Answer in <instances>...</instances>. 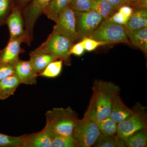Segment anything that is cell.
Segmentation results:
<instances>
[{"mask_svg":"<svg viewBox=\"0 0 147 147\" xmlns=\"http://www.w3.org/2000/svg\"><path fill=\"white\" fill-rule=\"evenodd\" d=\"M119 91L118 87L109 82L97 81L95 83L90 106L94 110L98 119L110 117L114 97Z\"/></svg>","mask_w":147,"mask_h":147,"instance_id":"cell-1","label":"cell"},{"mask_svg":"<svg viewBox=\"0 0 147 147\" xmlns=\"http://www.w3.org/2000/svg\"><path fill=\"white\" fill-rule=\"evenodd\" d=\"M46 123L53 133L63 136H72L79 120L76 114L70 107L54 108L45 115Z\"/></svg>","mask_w":147,"mask_h":147,"instance_id":"cell-2","label":"cell"},{"mask_svg":"<svg viewBox=\"0 0 147 147\" xmlns=\"http://www.w3.org/2000/svg\"><path fill=\"white\" fill-rule=\"evenodd\" d=\"M74 43L68 37L53 30L47 39L33 51L55 55L68 65L70 64V50Z\"/></svg>","mask_w":147,"mask_h":147,"instance_id":"cell-3","label":"cell"},{"mask_svg":"<svg viewBox=\"0 0 147 147\" xmlns=\"http://www.w3.org/2000/svg\"><path fill=\"white\" fill-rule=\"evenodd\" d=\"M89 37L105 44L129 43L123 26L118 25L107 19L104 20Z\"/></svg>","mask_w":147,"mask_h":147,"instance_id":"cell-4","label":"cell"},{"mask_svg":"<svg viewBox=\"0 0 147 147\" xmlns=\"http://www.w3.org/2000/svg\"><path fill=\"white\" fill-rule=\"evenodd\" d=\"M51 0H31L22 10L27 44L30 46L34 39L35 25Z\"/></svg>","mask_w":147,"mask_h":147,"instance_id":"cell-5","label":"cell"},{"mask_svg":"<svg viewBox=\"0 0 147 147\" xmlns=\"http://www.w3.org/2000/svg\"><path fill=\"white\" fill-rule=\"evenodd\" d=\"M101 134L96 124L85 116L84 119L78 120L72 136L79 147H90L94 145Z\"/></svg>","mask_w":147,"mask_h":147,"instance_id":"cell-6","label":"cell"},{"mask_svg":"<svg viewBox=\"0 0 147 147\" xmlns=\"http://www.w3.org/2000/svg\"><path fill=\"white\" fill-rule=\"evenodd\" d=\"M76 34L79 39L89 37L104 20L96 11L74 10Z\"/></svg>","mask_w":147,"mask_h":147,"instance_id":"cell-7","label":"cell"},{"mask_svg":"<svg viewBox=\"0 0 147 147\" xmlns=\"http://www.w3.org/2000/svg\"><path fill=\"white\" fill-rule=\"evenodd\" d=\"M53 30L68 37L74 43L79 40L76 30L75 12L70 5L60 11Z\"/></svg>","mask_w":147,"mask_h":147,"instance_id":"cell-8","label":"cell"},{"mask_svg":"<svg viewBox=\"0 0 147 147\" xmlns=\"http://www.w3.org/2000/svg\"><path fill=\"white\" fill-rule=\"evenodd\" d=\"M27 42L25 36L9 40L5 47L0 50V63L14 67L20 60L19 55L25 52L21 44Z\"/></svg>","mask_w":147,"mask_h":147,"instance_id":"cell-9","label":"cell"},{"mask_svg":"<svg viewBox=\"0 0 147 147\" xmlns=\"http://www.w3.org/2000/svg\"><path fill=\"white\" fill-rule=\"evenodd\" d=\"M146 127V122L139 114L134 113L128 118L117 124V136L125 140L137 131Z\"/></svg>","mask_w":147,"mask_h":147,"instance_id":"cell-10","label":"cell"},{"mask_svg":"<svg viewBox=\"0 0 147 147\" xmlns=\"http://www.w3.org/2000/svg\"><path fill=\"white\" fill-rule=\"evenodd\" d=\"M5 24L7 25L9 30V39L24 36L26 38L22 10L17 5H13L11 11L6 20Z\"/></svg>","mask_w":147,"mask_h":147,"instance_id":"cell-11","label":"cell"},{"mask_svg":"<svg viewBox=\"0 0 147 147\" xmlns=\"http://www.w3.org/2000/svg\"><path fill=\"white\" fill-rule=\"evenodd\" d=\"M53 131L45 125L40 131L30 134H24V147H51Z\"/></svg>","mask_w":147,"mask_h":147,"instance_id":"cell-12","label":"cell"},{"mask_svg":"<svg viewBox=\"0 0 147 147\" xmlns=\"http://www.w3.org/2000/svg\"><path fill=\"white\" fill-rule=\"evenodd\" d=\"M13 67L15 74L21 84L34 85L37 84L38 73L33 67L30 61L20 59Z\"/></svg>","mask_w":147,"mask_h":147,"instance_id":"cell-13","label":"cell"},{"mask_svg":"<svg viewBox=\"0 0 147 147\" xmlns=\"http://www.w3.org/2000/svg\"><path fill=\"white\" fill-rule=\"evenodd\" d=\"M133 111L127 108L121 100L118 93L115 95L113 100L110 117L118 124L125 120L132 114Z\"/></svg>","mask_w":147,"mask_h":147,"instance_id":"cell-14","label":"cell"},{"mask_svg":"<svg viewBox=\"0 0 147 147\" xmlns=\"http://www.w3.org/2000/svg\"><path fill=\"white\" fill-rule=\"evenodd\" d=\"M85 116L96 124L102 134L114 135L117 133V124L112 120L110 117L104 119H98L96 117L94 110L90 106Z\"/></svg>","mask_w":147,"mask_h":147,"instance_id":"cell-15","label":"cell"},{"mask_svg":"<svg viewBox=\"0 0 147 147\" xmlns=\"http://www.w3.org/2000/svg\"><path fill=\"white\" fill-rule=\"evenodd\" d=\"M30 61L33 67L38 73H40L51 62L59 59L55 55L47 53H36L32 51L30 53Z\"/></svg>","mask_w":147,"mask_h":147,"instance_id":"cell-16","label":"cell"},{"mask_svg":"<svg viewBox=\"0 0 147 147\" xmlns=\"http://www.w3.org/2000/svg\"><path fill=\"white\" fill-rule=\"evenodd\" d=\"M21 82L16 74L7 76L0 81V99L5 100L14 94Z\"/></svg>","mask_w":147,"mask_h":147,"instance_id":"cell-17","label":"cell"},{"mask_svg":"<svg viewBox=\"0 0 147 147\" xmlns=\"http://www.w3.org/2000/svg\"><path fill=\"white\" fill-rule=\"evenodd\" d=\"M123 26L126 30L130 31L147 27V9H140L134 11Z\"/></svg>","mask_w":147,"mask_h":147,"instance_id":"cell-18","label":"cell"},{"mask_svg":"<svg viewBox=\"0 0 147 147\" xmlns=\"http://www.w3.org/2000/svg\"><path fill=\"white\" fill-rule=\"evenodd\" d=\"M125 32L129 42L147 54V27L131 31L125 29Z\"/></svg>","mask_w":147,"mask_h":147,"instance_id":"cell-19","label":"cell"},{"mask_svg":"<svg viewBox=\"0 0 147 147\" xmlns=\"http://www.w3.org/2000/svg\"><path fill=\"white\" fill-rule=\"evenodd\" d=\"M92 9L96 11L104 20L109 19L118 10L115 6L105 0H93Z\"/></svg>","mask_w":147,"mask_h":147,"instance_id":"cell-20","label":"cell"},{"mask_svg":"<svg viewBox=\"0 0 147 147\" xmlns=\"http://www.w3.org/2000/svg\"><path fill=\"white\" fill-rule=\"evenodd\" d=\"M70 3V0H51L43 14L56 23L60 11L69 5Z\"/></svg>","mask_w":147,"mask_h":147,"instance_id":"cell-21","label":"cell"},{"mask_svg":"<svg viewBox=\"0 0 147 147\" xmlns=\"http://www.w3.org/2000/svg\"><path fill=\"white\" fill-rule=\"evenodd\" d=\"M98 147H125L124 140L119 138L117 136L101 134L96 140L94 145Z\"/></svg>","mask_w":147,"mask_h":147,"instance_id":"cell-22","label":"cell"},{"mask_svg":"<svg viewBox=\"0 0 147 147\" xmlns=\"http://www.w3.org/2000/svg\"><path fill=\"white\" fill-rule=\"evenodd\" d=\"M63 61L58 59L53 61L47 66L38 76L47 78H55L59 76L62 70Z\"/></svg>","mask_w":147,"mask_h":147,"instance_id":"cell-23","label":"cell"},{"mask_svg":"<svg viewBox=\"0 0 147 147\" xmlns=\"http://www.w3.org/2000/svg\"><path fill=\"white\" fill-rule=\"evenodd\" d=\"M79 147L73 136H63L53 133L51 147Z\"/></svg>","mask_w":147,"mask_h":147,"instance_id":"cell-24","label":"cell"},{"mask_svg":"<svg viewBox=\"0 0 147 147\" xmlns=\"http://www.w3.org/2000/svg\"><path fill=\"white\" fill-rule=\"evenodd\" d=\"M137 131L124 140L125 146L128 147L147 146V135L143 131Z\"/></svg>","mask_w":147,"mask_h":147,"instance_id":"cell-25","label":"cell"},{"mask_svg":"<svg viewBox=\"0 0 147 147\" xmlns=\"http://www.w3.org/2000/svg\"><path fill=\"white\" fill-rule=\"evenodd\" d=\"M24 135L18 137L0 133V147H24Z\"/></svg>","mask_w":147,"mask_h":147,"instance_id":"cell-26","label":"cell"},{"mask_svg":"<svg viewBox=\"0 0 147 147\" xmlns=\"http://www.w3.org/2000/svg\"><path fill=\"white\" fill-rule=\"evenodd\" d=\"M13 5L11 0H0V27L5 24Z\"/></svg>","mask_w":147,"mask_h":147,"instance_id":"cell-27","label":"cell"},{"mask_svg":"<svg viewBox=\"0 0 147 147\" xmlns=\"http://www.w3.org/2000/svg\"><path fill=\"white\" fill-rule=\"evenodd\" d=\"M93 0H70L69 5L74 10L87 11L92 10Z\"/></svg>","mask_w":147,"mask_h":147,"instance_id":"cell-28","label":"cell"},{"mask_svg":"<svg viewBox=\"0 0 147 147\" xmlns=\"http://www.w3.org/2000/svg\"><path fill=\"white\" fill-rule=\"evenodd\" d=\"M85 50L88 52H91L96 49L99 46L106 45L105 43L89 37L84 38L81 41Z\"/></svg>","mask_w":147,"mask_h":147,"instance_id":"cell-29","label":"cell"},{"mask_svg":"<svg viewBox=\"0 0 147 147\" xmlns=\"http://www.w3.org/2000/svg\"><path fill=\"white\" fill-rule=\"evenodd\" d=\"M14 74L15 70L13 66L0 63V81Z\"/></svg>","mask_w":147,"mask_h":147,"instance_id":"cell-30","label":"cell"},{"mask_svg":"<svg viewBox=\"0 0 147 147\" xmlns=\"http://www.w3.org/2000/svg\"><path fill=\"white\" fill-rule=\"evenodd\" d=\"M128 19L129 18H127L122 13L117 11L108 20L118 25L124 26Z\"/></svg>","mask_w":147,"mask_h":147,"instance_id":"cell-31","label":"cell"},{"mask_svg":"<svg viewBox=\"0 0 147 147\" xmlns=\"http://www.w3.org/2000/svg\"><path fill=\"white\" fill-rule=\"evenodd\" d=\"M85 51L84 47L82 42L80 41L76 44H73L70 49V54L79 57L83 55Z\"/></svg>","mask_w":147,"mask_h":147,"instance_id":"cell-32","label":"cell"},{"mask_svg":"<svg viewBox=\"0 0 147 147\" xmlns=\"http://www.w3.org/2000/svg\"><path fill=\"white\" fill-rule=\"evenodd\" d=\"M118 11L122 13L127 18H129L134 11V9L130 6L124 5L119 8Z\"/></svg>","mask_w":147,"mask_h":147,"instance_id":"cell-33","label":"cell"},{"mask_svg":"<svg viewBox=\"0 0 147 147\" xmlns=\"http://www.w3.org/2000/svg\"><path fill=\"white\" fill-rule=\"evenodd\" d=\"M124 5L133 6L137 9L139 0H121Z\"/></svg>","mask_w":147,"mask_h":147,"instance_id":"cell-34","label":"cell"},{"mask_svg":"<svg viewBox=\"0 0 147 147\" xmlns=\"http://www.w3.org/2000/svg\"><path fill=\"white\" fill-rule=\"evenodd\" d=\"M16 1L18 4L16 5L18 6L21 10H23L24 7L28 4L31 0H16Z\"/></svg>","mask_w":147,"mask_h":147,"instance_id":"cell-35","label":"cell"},{"mask_svg":"<svg viewBox=\"0 0 147 147\" xmlns=\"http://www.w3.org/2000/svg\"><path fill=\"white\" fill-rule=\"evenodd\" d=\"M105 1H107L108 2L110 3L111 4L115 6L118 9L121 6L124 5L121 0H105Z\"/></svg>","mask_w":147,"mask_h":147,"instance_id":"cell-36","label":"cell"}]
</instances>
